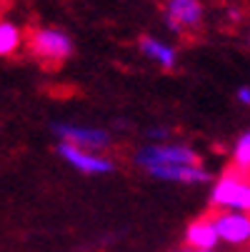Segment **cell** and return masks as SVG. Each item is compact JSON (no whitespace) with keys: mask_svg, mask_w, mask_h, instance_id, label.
Returning a JSON list of instances; mask_svg holds the SVG:
<instances>
[{"mask_svg":"<svg viewBox=\"0 0 250 252\" xmlns=\"http://www.w3.org/2000/svg\"><path fill=\"white\" fill-rule=\"evenodd\" d=\"M133 162L140 170H155V167H168V165H200V155L188 142H145L133 153Z\"/></svg>","mask_w":250,"mask_h":252,"instance_id":"1","label":"cell"},{"mask_svg":"<svg viewBox=\"0 0 250 252\" xmlns=\"http://www.w3.org/2000/svg\"><path fill=\"white\" fill-rule=\"evenodd\" d=\"M195 252H198V250H195ZM200 252H215V250H200Z\"/></svg>","mask_w":250,"mask_h":252,"instance_id":"16","label":"cell"},{"mask_svg":"<svg viewBox=\"0 0 250 252\" xmlns=\"http://www.w3.org/2000/svg\"><path fill=\"white\" fill-rule=\"evenodd\" d=\"M173 130L170 127H163V125H153L148 127V142H173Z\"/></svg>","mask_w":250,"mask_h":252,"instance_id":"13","label":"cell"},{"mask_svg":"<svg viewBox=\"0 0 250 252\" xmlns=\"http://www.w3.org/2000/svg\"><path fill=\"white\" fill-rule=\"evenodd\" d=\"M235 100H238L240 105L250 107V85H240V88L235 90Z\"/></svg>","mask_w":250,"mask_h":252,"instance_id":"14","label":"cell"},{"mask_svg":"<svg viewBox=\"0 0 250 252\" xmlns=\"http://www.w3.org/2000/svg\"><path fill=\"white\" fill-rule=\"evenodd\" d=\"M205 8L200 0H168L165 3V25L173 32L200 28Z\"/></svg>","mask_w":250,"mask_h":252,"instance_id":"7","label":"cell"},{"mask_svg":"<svg viewBox=\"0 0 250 252\" xmlns=\"http://www.w3.org/2000/svg\"><path fill=\"white\" fill-rule=\"evenodd\" d=\"M248 40H250V38H248Z\"/></svg>","mask_w":250,"mask_h":252,"instance_id":"17","label":"cell"},{"mask_svg":"<svg viewBox=\"0 0 250 252\" xmlns=\"http://www.w3.org/2000/svg\"><path fill=\"white\" fill-rule=\"evenodd\" d=\"M185 245L190 250H215L220 245V235L215 230V222H213V218H200L195 220L188 232H185Z\"/></svg>","mask_w":250,"mask_h":252,"instance_id":"10","label":"cell"},{"mask_svg":"<svg viewBox=\"0 0 250 252\" xmlns=\"http://www.w3.org/2000/svg\"><path fill=\"white\" fill-rule=\"evenodd\" d=\"M30 48L35 55H40L43 60L60 63L73 55V40L70 35L58 30V28H40L30 35Z\"/></svg>","mask_w":250,"mask_h":252,"instance_id":"5","label":"cell"},{"mask_svg":"<svg viewBox=\"0 0 250 252\" xmlns=\"http://www.w3.org/2000/svg\"><path fill=\"white\" fill-rule=\"evenodd\" d=\"M50 132L60 142H68V145H75V148H83V150H90V153H103V150H108L113 145L110 132L103 130V127H90V125L58 120V123L50 125Z\"/></svg>","mask_w":250,"mask_h":252,"instance_id":"2","label":"cell"},{"mask_svg":"<svg viewBox=\"0 0 250 252\" xmlns=\"http://www.w3.org/2000/svg\"><path fill=\"white\" fill-rule=\"evenodd\" d=\"M210 202L228 212H250V183L238 172L223 175L213 183Z\"/></svg>","mask_w":250,"mask_h":252,"instance_id":"3","label":"cell"},{"mask_svg":"<svg viewBox=\"0 0 250 252\" xmlns=\"http://www.w3.org/2000/svg\"><path fill=\"white\" fill-rule=\"evenodd\" d=\"M155 180L163 183H183V185H210L213 172L203 165H168V167H155L148 172Z\"/></svg>","mask_w":250,"mask_h":252,"instance_id":"8","label":"cell"},{"mask_svg":"<svg viewBox=\"0 0 250 252\" xmlns=\"http://www.w3.org/2000/svg\"><path fill=\"white\" fill-rule=\"evenodd\" d=\"M140 53L163 70L178 67V48L173 43L163 40V38H155V35H145V38L140 40Z\"/></svg>","mask_w":250,"mask_h":252,"instance_id":"9","label":"cell"},{"mask_svg":"<svg viewBox=\"0 0 250 252\" xmlns=\"http://www.w3.org/2000/svg\"><path fill=\"white\" fill-rule=\"evenodd\" d=\"M55 153L65 165H70L73 170H78L83 175H113L115 167H118L103 153H90V150H83V148H75V145H68V142H58Z\"/></svg>","mask_w":250,"mask_h":252,"instance_id":"4","label":"cell"},{"mask_svg":"<svg viewBox=\"0 0 250 252\" xmlns=\"http://www.w3.org/2000/svg\"><path fill=\"white\" fill-rule=\"evenodd\" d=\"M233 165L238 170V175H250V130L243 132L235 145H233Z\"/></svg>","mask_w":250,"mask_h":252,"instance_id":"12","label":"cell"},{"mask_svg":"<svg viewBox=\"0 0 250 252\" xmlns=\"http://www.w3.org/2000/svg\"><path fill=\"white\" fill-rule=\"evenodd\" d=\"M23 45V32H20V25L10 23V20H3L0 23V55H13L18 48Z\"/></svg>","mask_w":250,"mask_h":252,"instance_id":"11","label":"cell"},{"mask_svg":"<svg viewBox=\"0 0 250 252\" xmlns=\"http://www.w3.org/2000/svg\"><path fill=\"white\" fill-rule=\"evenodd\" d=\"M213 222H215L220 242H225L230 247H243L250 242V212L218 210L213 215Z\"/></svg>","mask_w":250,"mask_h":252,"instance_id":"6","label":"cell"},{"mask_svg":"<svg viewBox=\"0 0 250 252\" xmlns=\"http://www.w3.org/2000/svg\"><path fill=\"white\" fill-rule=\"evenodd\" d=\"M180 252H195V250H190V247H185V250H180Z\"/></svg>","mask_w":250,"mask_h":252,"instance_id":"15","label":"cell"}]
</instances>
